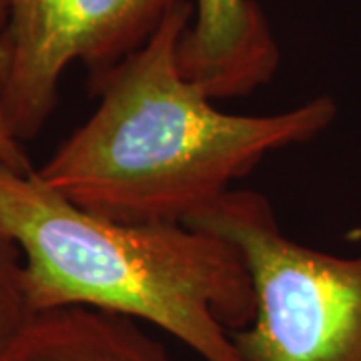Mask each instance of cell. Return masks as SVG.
<instances>
[{"mask_svg": "<svg viewBox=\"0 0 361 361\" xmlns=\"http://www.w3.org/2000/svg\"><path fill=\"white\" fill-rule=\"evenodd\" d=\"M191 18L193 0H177L141 49L92 82L94 113L37 171L56 193L116 223L185 225L265 157L336 121L331 97L273 115L221 111L179 66Z\"/></svg>", "mask_w": 361, "mask_h": 361, "instance_id": "1", "label": "cell"}, {"mask_svg": "<svg viewBox=\"0 0 361 361\" xmlns=\"http://www.w3.org/2000/svg\"><path fill=\"white\" fill-rule=\"evenodd\" d=\"M0 231L23 257L30 311L82 307L145 322L203 361H241L231 331L253 322L239 251L180 223L127 225L77 207L37 171L0 167Z\"/></svg>", "mask_w": 361, "mask_h": 361, "instance_id": "2", "label": "cell"}, {"mask_svg": "<svg viewBox=\"0 0 361 361\" xmlns=\"http://www.w3.org/2000/svg\"><path fill=\"white\" fill-rule=\"evenodd\" d=\"M185 225L229 241L255 295L231 331L241 361H361V255L339 257L287 237L257 191L231 189Z\"/></svg>", "mask_w": 361, "mask_h": 361, "instance_id": "3", "label": "cell"}, {"mask_svg": "<svg viewBox=\"0 0 361 361\" xmlns=\"http://www.w3.org/2000/svg\"><path fill=\"white\" fill-rule=\"evenodd\" d=\"M8 75L4 113L18 141L39 135L75 63L90 85L153 37L177 0H2Z\"/></svg>", "mask_w": 361, "mask_h": 361, "instance_id": "4", "label": "cell"}, {"mask_svg": "<svg viewBox=\"0 0 361 361\" xmlns=\"http://www.w3.org/2000/svg\"><path fill=\"white\" fill-rule=\"evenodd\" d=\"M179 66L213 101L249 97L273 80L279 44L257 0H193Z\"/></svg>", "mask_w": 361, "mask_h": 361, "instance_id": "5", "label": "cell"}, {"mask_svg": "<svg viewBox=\"0 0 361 361\" xmlns=\"http://www.w3.org/2000/svg\"><path fill=\"white\" fill-rule=\"evenodd\" d=\"M2 361H171L139 322L104 311L68 307L37 313Z\"/></svg>", "mask_w": 361, "mask_h": 361, "instance_id": "6", "label": "cell"}, {"mask_svg": "<svg viewBox=\"0 0 361 361\" xmlns=\"http://www.w3.org/2000/svg\"><path fill=\"white\" fill-rule=\"evenodd\" d=\"M32 315L26 299L20 251L0 231V361Z\"/></svg>", "mask_w": 361, "mask_h": 361, "instance_id": "7", "label": "cell"}, {"mask_svg": "<svg viewBox=\"0 0 361 361\" xmlns=\"http://www.w3.org/2000/svg\"><path fill=\"white\" fill-rule=\"evenodd\" d=\"M4 25H6V11L4 2L0 0V167L11 169L16 173H30L35 171L30 165V159L26 155L23 141L16 139V135L8 125V118L4 113V85L8 75V51L4 40Z\"/></svg>", "mask_w": 361, "mask_h": 361, "instance_id": "8", "label": "cell"}]
</instances>
